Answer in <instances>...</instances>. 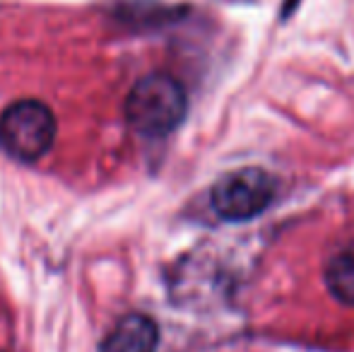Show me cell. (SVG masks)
<instances>
[{
	"mask_svg": "<svg viewBox=\"0 0 354 352\" xmlns=\"http://www.w3.org/2000/svg\"><path fill=\"white\" fill-rule=\"evenodd\" d=\"M188 111L186 89L174 75L149 73L126 99V121L138 136L164 138L181 126Z\"/></svg>",
	"mask_w": 354,
	"mask_h": 352,
	"instance_id": "6da1fadb",
	"label": "cell"
},
{
	"mask_svg": "<svg viewBox=\"0 0 354 352\" xmlns=\"http://www.w3.org/2000/svg\"><path fill=\"white\" fill-rule=\"evenodd\" d=\"M56 118L46 104L19 99L0 116V147L19 162H37L53 147Z\"/></svg>",
	"mask_w": 354,
	"mask_h": 352,
	"instance_id": "7a4b0ae2",
	"label": "cell"
},
{
	"mask_svg": "<svg viewBox=\"0 0 354 352\" xmlns=\"http://www.w3.org/2000/svg\"><path fill=\"white\" fill-rule=\"evenodd\" d=\"M277 193V181L258 167L236 169L222 176L212 186L210 201L222 220L243 222L253 220L270 207Z\"/></svg>",
	"mask_w": 354,
	"mask_h": 352,
	"instance_id": "3957f363",
	"label": "cell"
},
{
	"mask_svg": "<svg viewBox=\"0 0 354 352\" xmlns=\"http://www.w3.org/2000/svg\"><path fill=\"white\" fill-rule=\"evenodd\" d=\"M157 324L145 314H128L104 338L99 352H157Z\"/></svg>",
	"mask_w": 354,
	"mask_h": 352,
	"instance_id": "277c9868",
	"label": "cell"
},
{
	"mask_svg": "<svg viewBox=\"0 0 354 352\" xmlns=\"http://www.w3.org/2000/svg\"><path fill=\"white\" fill-rule=\"evenodd\" d=\"M326 287L337 302L354 306V244L328 261Z\"/></svg>",
	"mask_w": 354,
	"mask_h": 352,
	"instance_id": "5b68a950",
	"label": "cell"
}]
</instances>
